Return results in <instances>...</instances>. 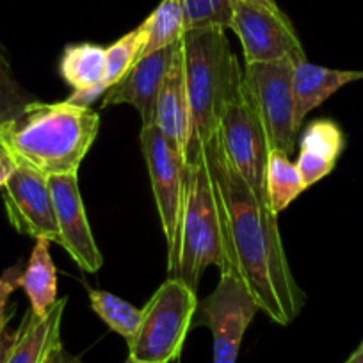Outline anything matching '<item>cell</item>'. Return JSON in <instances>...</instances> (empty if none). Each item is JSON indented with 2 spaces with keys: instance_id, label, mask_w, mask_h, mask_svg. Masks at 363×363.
I'll return each instance as SVG.
<instances>
[{
  "instance_id": "1",
  "label": "cell",
  "mask_w": 363,
  "mask_h": 363,
  "mask_svg": "<svg viewBox=\"0 0 363 363\" xmlns=\"http://www.w3.org/2000/svg\"><path fill=\"white\" fill-rule=\"evenodd\" d=\"M205 157L214 180L232 272L242 280L260 312L289 326L305 306L306 294L289 265L278 216L233 169L218 132L205 146Z\"/></svg>"
},
{
  "instance_id": "2",
  "label": "cell",
  "mask_w": 363,
  "mask_h": 363,
  "mask_svg": "<svg viewBox=\"0 0 363 363\" xmlns=\"http://www.w3.org/2000/svg\"><path fill=\"white\" fill-rule=\"evenodd\" d=\"M100 130V114L89 106L33 100L15 120L0 127V145L15 162L45 177L79 174Z\"/></svg>"
},
{
  "instance_id": "3",
  "label": "cell",
  "mask_w": 363,
  "mask_h": 363,
  "mask_svg": "<svg viewBox=\"0 0 363 363\" xmlns=\"http://www.w3.org/2000/svg\"><path fill=\"white\" fill-rule=\"evenodd\" d=\"M180 45L189 104L187 162L201 155L218 132L223 113L242 82V69L223 29L189 30Z\"/></svg>"
},
{
  "instance_id": "4",
  "label": "cell",
  "mask_w": 363,
  "mask_h": 363,
  "mask_svg": "<svg viewBox=\"0 0 363 363\" xmlns=\"http://www.w3.org/2000/svg\"><path fill=\"white\" fill-rule=\"evenodd\" d=\"M208 265H218L221 272H232L221 211L203 150L196 159L187 160L184 169V211L174 278L198 292L201 274Z\"/></svg>"
},
{
  "instance_id": "5",
  "label": "cell",
  "mask_w": 363,
  "mask_h": 363,
  "mask_svg": "<svg viewBox=\"0 0 363 363\" xmlns=\"http://www.w3.org/2000/svg\"><path fill=\"white\" fill-rule=\"evenodd\" d=\"M198 292L180 278H167L143 310L141 323L127 342L128 356L145 363H174L194 323Z\"/></svg>"
},
{
  "instance_id": "6",
  "label": "cell",
  "mask_w": 363,
  "mask_h": 363,
  "mask_svg": "<svg viewBox=\"0 0 363 363\" xmlns=\"http://www.w3.org/2000/svg\"><path fill=\"white\" fill-rule=\"evenodd\" d=\"M218 135L221 139L223 152L233 169L246 180L253 193L264 203H267L265 169H267L271 146H269L267 134L253 102V96L244 82V75L235 96L230 100L223 113Z\"/></svg>"
},
{
  "instance_id": "7",
  "label": "cell",
  "mask_w": 363,
  "mask_h": 363,
  "mask_svg": "<svg viewBox=\"0 0 363 363\" xmlns=\"http://www.w3.org/2000/svg\"><path fill=\"white\" fill-rule=\"evenodd\" d=\"M139 143L148 166L153 198L167 242V272L169 278H174L178 265V246H180L182 211H184L186 159L155 125L141 127Z\"/></svg>"
},
{
  "instance_id": "8",
  "label": "cell",
  "mask_w": 363,
  "mask_h": 363,
  "mask_svg": "<svg viewBox=\"0 0 363 363\" xmlns=\"http://www.w3.org/2000/svg\"><path fill=\"white\" fill-rule=\"evenodd\" d=\"M232 30L240 40L244 61L272 62L306 61L296 27L277 0H237L233 2Z\"/></svg>"
},
{
  "instance_id": "9",
  "label": "cell",
  "mask_w": 363,
  "mask_h": 363,
  "mask_svg": "<svg viewBox=\"0 0 363 363\" xmlns=\"http://www.w3.org/2000/svg\"><path fill=\"white\" fill-rule=\"evenodd\" d=\"M296 62L284 59L272 62H247L244 82L257 106L271 150L291 157L296 150V99L292 72Z\"/></svg>"
},
{
  "instance_id": "10",
  "label": "cell",
  "mask_w": 363,
  "mask_h": 363,
  "mask_svg": "<svg viewBox=\"0 0 363 363\" xmlns=\"http://www.w3.org/2000/svg\"><path fill=\"white\" fill-rule=\"evenodd\" d=\"M260 306L233 272H221L218 287L198 303L196 324L211 328L214 338V363H235L247 326Z\"/></svg>"
},
{
  "instance_id": "11",
  "label": "cell",
  "mask_w": 363,
  "mask_h": 363,
  "mask_svg": "<svg viewBox=\"0 0 363 363\" xmlns=\"http://www.w3.org/2000/svg\"><path fill=\"white\" fill-rule=\"evenodd\" d=\"M4 205L9 223L16 232L36 240L61 242L48 177L40 171L15 162L4 184Z\"/></svg>"
},
{
  "instance_id": "12",
  "label": "cell",
  "mask_w": 363,
  "mask_h": 363,
  "mask_svg": "<svg viewBox=\"0 0 363 363\" xmlns=\"http://www.w3.org/2000/svg\"><path fill=\"white\" fill-rule=\"evenodd\" d=\"M55 218H57L61 242L82 271L99 272L104 265L96 240L91 232L77 174H54L48 177Z\"/></svg>"
},
{
  "instance_id": "13",
  "label": "cell",
  "mask_w": 363,
  "mask_h": 363,
  "mask_svg": "<svg viewBox=\"0 0 363 363\" xmlns=\"http://www.w3.org/2000/svg\"><path fill=\"white\" fill-rule=\"evenodd\" d=\"M178 43L139 59L120 82L104 93L100 107L104 109L109 106L128 104L139 113L143 127H152L155 123L157 99H159L160 87L173 62Z\"/></svg>"
},
{
  "instance_id": "14",
  "label": "cell",
  "mask_w": 363,
  "mask_h": 363,
  "mask_svg": "<svg viewBox=\"0 0 363 363\" xmlns=\"http://www.w3.org/2000/svg\"><path fill=\"white\" fill-rule=\"evenodd\" d=\"M153 125L186 159L187 139H189V104H187L186 73H184L180 43L160 87Z\"/></svg>"
},
{
  "instance_id": "15",
  "label": "cell",
  "mask_w": 363,
  "mask_h": 363,
  "mask_svg": "<svg viewBox=\"0 0 363 363\" xmlns=\"http://www.w3.org/2000/svg\"><path fill=\"white\" fill-rule=\"evenodd\" d=\"M363 80V72L354 69H331L310 62L308 59L294 66L292 89L296 99V125L301 128L303 121L320 104L326 102L338 89L351 82Z\"/></svg>"
},
{
  "instance_id": "16",
  "label": "cell",
  "mask_w": 363,
  "mask_h": 363,
  "mask_svg": "<svg viewBox=\"0 0 363 363\" xmlns=\"http://www.w3.org/2000/svg\"><path fill=\"white\" fill-rule=\"evenodd\" d=\"M344 132L335 121L315 120L303 132L299 155L296 160L306 189L333 171L344 150Z\"/></svg>"
},
{
  "instance_id": "17",
  "label": "cell",
  "mask_w": 363,
  "mask_h": 363,
  "mask_svg": "<svg viewBox=\"0 0 363 363\" xmlns=\"http://www.w3.org/2000/svg\"><path fill=\"white\" fill-rule=\"evenodd\" d=\"M66 303V298L57 299L45 317H38L29 310L16 330V342L4 363H43L52 349L61 344V323Z\"/></svg>"
},
{
  "instance_id": "18",
  "label": "cell",
  "mask_w": 363,
  "mask_h": 363,
  "mask_svg": "<svg viewBox=\"0 0 363 363\" xmlns=\"http://www.w3.org/2000/svg\"><path fill=\"white\" fill-rule=\"evenodd\" d=\"M50 240L38 239L33 247L26 271L20 278V287L26 291L30 310L45 317L57 303V269L50 257Z\"/></svg>"
},
{
  "instance_id": "19",
  "label": "cell",
  "mask_w": 363,
  "mask_h": 363,
  "mask_svg": "<svg viewBox=\"0 0 363 363\" xmlns=\"http://www.w3.org/2000/svg\"><path fill=\"white\" fill-rule=\"evenodd\" d=\"M59 73L73 91L102 89L106 93V48L95 43L68 45L59 61Z\"/></svg>"
},
{
  "instance_id": "20",
  "label": "cell",
  "mask_w": 363,
  "mask_h": 363,
  "mask_svg": "<svg viewBox=\"0 0 363 363\" xmlns=\"http://www.w3.org/2000/svg\"><path fill=\"white\" fill-rule=\"evenodd\" d=\"M303 191H306V186L296 162L285 153L271 150L265 169V193L271 211L280 216Z\"/></svg>"
},
{
  "instance_id": "21",
  "label": "cell",
  "mask_w": 363,
  "mask_h": 363,
  "mask_svg": "<svg viewBox=\"0 0 363 363\" xmlns=\"http://www.w3.org/2000/svg\"><path fill=\"white\" fill-rule=\"evenodd\" d=\"M141 26L146 30L143 57L178 43L186 34L182 0H162Z\"/></svg>"
},
{
  "instance_id": "22",
  "label": "cell",
  "mask_w": 363,
  "mask_h": 363,
  "mask_svg": "<svg viewBox=\"0 0 363 363\" xmlns=\"http://www.w3.org/2000/svg\"><path fill=\"white\" fill-rule=\"evenodd\" d=\"M91 308L107 326L118 335L130 340L138 331L139 323H141L143 310L135 308L125 299L118 298V296L111 294L106 291H91L89 292Z\"/></svg>"
},
{
  "instance_id": "23",
  "label": "cell",
  "mask_w": 363,
  "mask_h": 363,
  "mask_svg": "<svg viewBox=\"0 0 363 363\" xmlns=\"http://www.w3.org/2000/svg\"><path fill=\"white\" fill-rule=\"evenodd\" d=\"M146 45V30L139 26L138 29L130 30L120 40L106 48V87H113L120 82L128 69L143 57V50Z\"/></svg>"
},
{
  "instance_id": "24",
  "label": "cell",
  "mask_w": 363,
  "mask_h": 363,
  "mask_svg": "<svg viewBox=\"0 0 363 363\" xmlns=\"http://www.w3.org/2000/svg\"><path fill=\"white\" fill-rule=\"evenodd\" d=\"M184 29H232L233 0H182Z\"/></svg>"
},
{
  "instance_id": "25",
  "label": "cell",
  "mask_w": 363,
  "mask_h": 363,
  "mask_svg": "<svg viewBox=\"0 0 363 363\" xmlns=\"http://www.w3.org/2000/svg\"><path fill=\"white\" fill-rule=\"evenodd\" d=\"M33 100L16 80L6 54L0 50V127L15 120Z\"/></svg>"
},
{
  "instance_id": "26",
  "label": "cell",
  "mask_w": 363,
  "mask_h": 363,
  "mask_svg": "<svg viewBox=\"0 0 363 363\" xmlns=\"http://www.w3.org/2000/svg\"><path fill=\"white\" fill-rule=\"evenodd\" d=\"M22 272V269L15 265V267H9L8 271H4V274L0 277V317L6 313V306H8L11 294L20 287Z\"/></svg>"
},
{
  "instance_id": "27",
  "label": "cell",
  "mask_w": 363,
  "mask_h": 363,
  "mask_svg": "<svg viewBox=\"0 0 363 363\" xmlns=\"http://www.w3.org/2000/svg\"><path fill=\"white\" fill-rule=\"evenodd\" d=\"M11 317L13 312L4 313V315L0 317V363L6 362V358H8V354L11 352L13 345L16 342V335H18V331L8 330V323Z\"/></svg>"
},
{
  "instance_id": "28",
  "label": "cell",
  "mask_w": 363,
  "mask_h": 363,
  "mask_svg": "<svg viewBox=\"0 0 363 363\" xmlns=\"http://www.w3.org/2000/svg\"><path fill=\"white\" fill-rule=\"evenodd\" d=\"M43 363H84V362L79 358V356L66 351V349L62 347V342H61V344L55 345V347L52 349V352L47 356V359H45Z\"/></svg>"
},
{
  "instance_id": "29",
  "label": "cell",
  "mask_w": 363,
  "mask_h": 363,
  "mask_svg": "<svg viewBox=\"0 0 363 363\" xmlns=\"http://www.w3.org/2000/svg\"><path fill=\"white\" fill-rule=\"evenodd\" d=\"M13 166H15V162H13V159L9 157V153L0 146V187H4Z\"/></svg>"
},
{
  "instance_id": "30",
  "label": "cell",
  "mask_w": 363,
  "mask_h": 363,
  "mask_svg": "<svg viewBox=\"0 0 363 363\" xmlns=\"http://www.w3.org/2000/svg\"><path fill=\"white\" fill-rule=\"evenodd\" d=\"M344 363H363V340L359 342L358 347L351 352V356Z\"/></svg>"
},
{
  "instance_id": "31",
  "label": "cell",
  "mask_w": 363,
  "mask_h": 363,
  "mask_svg": "<svg viewBox=\"0 0 363 363\" xmlns=\"http://www.w3.org/2000/svg\"><path fill=\"white\" fill-rule=\"evenodd\" d=\"M125 363H145V362H139V359H135V358H132V356H128V358L125 359Z\"/></svg>"
},
{
  "instance_id": "32",
  "label": "cell",
  "mask_w": 363,
  "mask_h": 363,
  "mask_svg": "<svg viewBox=\"0 0 363 363\" xmlns=\"http://www.w3.org/2000/svg\"><path fill=\"white\" fill-rule=\"evenodd\" d=\"M0 146H2V145H0ZM2 148H4V146H2Z\"/></svg>"
},
{
  "instance_id": "33",
  "label": "cell",
  "mask_w": 363,
  "mask_h": 363,
  "mask_svg": "<svg viewBox=\"0 0 363 363\" xmlns=\"http://www.w3.org/2000/svg\"><path fill=\"white\" fill-rule=\"evenodd\" d=\"M233 2H237V0H233Z\"/></svg>"
},
{
  "instance_id": "34",
  "label": "cell",
  "mask_w": 363,
  "mask_h": 363,
  "mask_svg": "<svg viewBox=\"0 0 363 363\" xmlns=\"http://www.w3.org/2000/svg\"><path fill=\"white\" fill-rule=\"evenodd\" d=\"M174 363H178V362H174Z\"/></svg>"
}]
</instances>
